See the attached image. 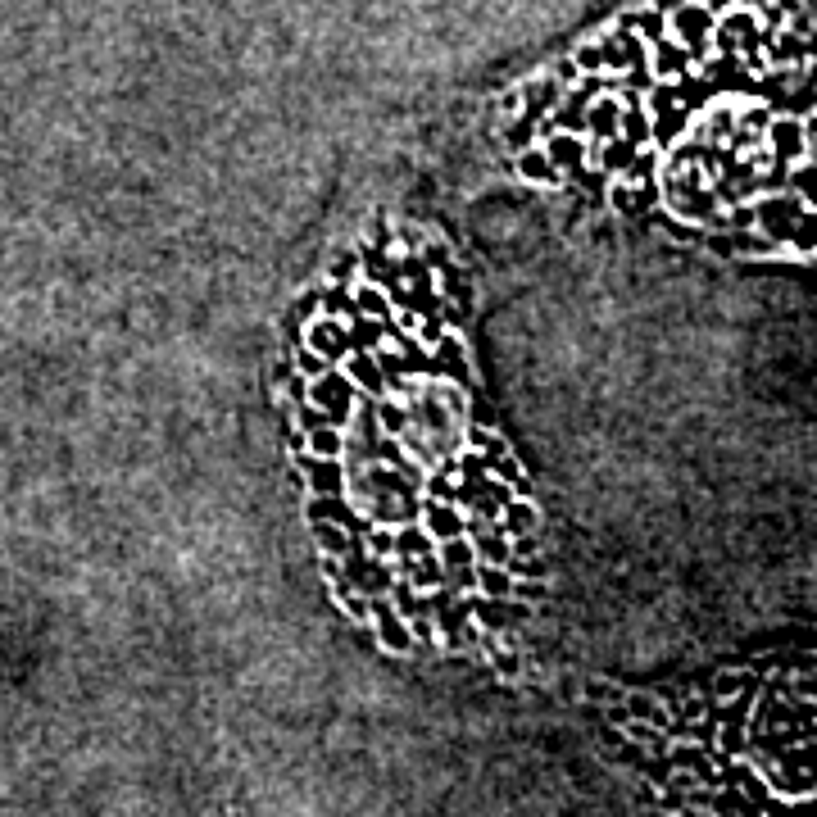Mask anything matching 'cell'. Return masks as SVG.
<instances>
[{"instance_id":"cell-1","label":"cell","mask_w":817,"mask_h":817,"mask_svg":"<svg viewBox=\"0 0 817 817\" xmlns=\"http://www.w3.org/2000/svg\"><path fill=\"white\" fill-rule=\"evenodd\" d=\"M309 404H314V409H323L327 423H332L336 432H345V427H350V418H355L359 391L350 386V377H345L341 368H327L318 382H309Z\"/></svg>"},{"instance_id":"cell-2","label":"cell","mask_w":817,"mask_h":817,"mask_svg":"<svg viewBox=\"0 0 817 817\" xmlns=\"http://www.w3.org/2000/svg\"><path fill=\"white\" fill-rule=\"evenodd\" d=\"M296 482L309 486V500L350 495V463H345V459H314V454H296Z\"/></svg>"},{"instance_id":"cell-3","label":"cell","mask_w":817,"mask_h":817,"mask_svg":"<svg viewBox=\"0 0 817 817\" xmlns=\"http://www.w3.org/2000/svg\"><path fill=\"white\" fill-rule=\"evenodd\" d=\"M305 350H314L327 368H341L350 359V332L341 318H314L305 327Z\"/></svg>"},{"instance_id":"cell-4","label":"cell","mask_w":817,"mask_h":817,"mask_svg":"<svg viewBox=\"0 0 817 817\" xmlns=\"http://www.w3.org/2000/svg\"><path fill=\"white\" fill-rule=\"evenodd\" d=\"M672 32H677V46L686 50L690 60H704L718 23H713V14L704 10V5H686V10H677V19H672Z\"/></svg>"},{"instance_id":"cell-5","label":"cell","mask_w":817,"mask_h":817,"mask_svg":"<svg viewBox=\"0 0 817 817\" xmlns=\"http://www.w3.org/2000/svg\"><path fill=\"white\" fill-rule=\"evenodd\" d=\"M309 522H332V527L350 532L355 541H359V536L373 532V518H368V513H359V504L350 500V495H332V500H309Z\"/></svg>"},{"instance_id":"cell-6","label":"cell","mask_w":817,"mask_h":817,"mask_svg":"<svg viewBox=\"0 0 817 817\" xmlns=\"http://www.w3.org/2000/svg\"><path fill=\"white\" fill-rule=\"evenodd\" d=\"M418 527L432 536V545H445V541H459V536H468V513H459L454 504H432V500H423V509H418Z\"/></svg>"},{"instance_id":"cell-7","label":"cell","mask_w":817,"mask_h":817,"mask_svg":"<svg viewBox=\"0 0 817 817\" xmlns=\"http://www.w3.org/2000/svg\"><path fill=\"white\" fill-rule=\"evenodd\" d=\"M373 631H377V640H382V650H391V654L414 650V636H409V622H404L400 613H395L386 600H373Z\"/></svg>"},{"instance_id":"cell-8","label":"cell","mask_w":817,"mask_h":817,"mask_svg":"<svg viewBox=\"0 0 817 817\" xmlns=\"http://www.w3.org/2000/svg\"><path fill=\"white\" fill-rule=\"evenodd\" d=\"M432 554H436V545H432V536H427L418 522L395 527V563H400V572H395V577H404V568H414V563L432 559Z\"/></svg>"},{"instance_id":"cell-9","label":"cell","mask_w":817,"mask_h":817,"mask_svg":"<svg viewBox=\"0 0 817 817\" xmlns=\"http://www.w3.org/2000/svg\"><path fill=\"white\" fill-rule=\"evenodd\" d=\"M341 373L350 377V386H355L359 395H368V400H382L386 395V382H382V368H377L373 355H350L341 364Z\"/></svg>"},{"instance_id":"cell-10","label":"cell","mask_w":817,"mask_h":817,"mask_svg":"<svg viewBox=\"0 0 817 817\" xmlns=\"http://www.w3.org/2000/svg\"><path fill=\"white\" fill-rule=\"evenodd\" d=\"M495 532H500L509 545H513V541H532V532H536V509L522 500V495H518V500H509V504L500 509V527H495Z\"/></svg>"},{"instance_id":"cell-11","label":"cell","mask_w":817,"mask_h":817,"mask_svg":"<svg viewBox=\"0 0 817 817\" xmlns=\"http://www.w3.org/2000/svg\"><path fill=\"white\" fill-rule=\"evenodd\" d=\"M545 159L554 164V173H581V164H586V146H581V137H568V132H554L550 146H541Z\"/></svg>"},{"instance_id":"cell-12","label":"cell","mask_w":817,"mask_h":817,"mask_svg":"<svg viewBox=\"0 0 817 817\" xmlns=\"http://www.w3.org/2000/svg\"><path fill=\"white\" fill-rule=\"evenodd\" d=\"M355 318H373V323H391V300H386V291L382 286H373V282H355Z\"/></svg>"},{"instance_id":"cell-13","label":"cell","mask_w":817,"mask_h":817,"mask_svg":"<svg viewBox=\"0 0 817 817\" xmlns=\"http://www.w3.org/2000/svg\"><path fill=\"white\" fill-rule=\"evenodd\" d=\"M345 332H350V355H377L386 345V323H373V318H350Z\"/></svg>"},{"instance_id":"cell-14","label":"cell","mask_w":817,"mask_h":817,"mask_svg":"<svg viewBox=\"0 0 817 817\" xmlns=\"http://www.w3.org/2000/svg\"><path fill=\"white\" fill-rule=\"evenodd\" d=\"M355 286H323V291H314L318 296V318H341V323H350L355 318V296H350Z\"/></svg>"},{"instance_id":"cell-15","label":"cell","mask_w":817,"mask_h":817,"mask_svg":"<svg viewBox=\"0 0 817 817\" xmlns=\"http://www.w3.org/2000/svg\"><path fill=\"white\" fill-rule=\"evenodd\" d=\"M373 414H377V432H382L386 441H400V436L409 432V409H400V400H391V395H382V400L373 404Z\"/></svg>"},{"instance_id":"cell-16","label":"cell","mask_w":817,"mask_h":817,"mask_svg":"<svg viewBox=\"0 0 817 817\" xmlns=\"http://www.w3.org/2000/svg\"><path fill=\"white\" fill-rule=\"evenodd\" d=\"M618 123H622V105H618V100H595V105L586 109V128H591L595 137H604V141L618 137Z\"/></svg>"},{"instance_id":"cell-17","label":"cell","mask_w":817,"mask_h":817,"mask_svg":"<svg viewBox=\"0 0 817 817\" xmlns=\"http://www.w3.org/2000/svg\"><path fill=\"white\" fill-rule=\"evenodd\" d=\"M314 541H318V550H323V559H336V563L359 545L355 536L341 532V527H332V522H314Z\"/></svg>"},{"instance_id":"cell-18","label":"cell","mask_w":817,"mask_h":817,"mask_svg":"<svg viewBox=\"0 0 817 817\" xmlns=\"http://www.w3.org/2000/svg\"><path fill=\"white\" fill-rule=\"evenodd\" d=\"M473 581L482 586V600H509L513 595V577L504 568H491V563H477Z\"/></svg>"},{"instance_id":"cell-19","label":"cell","mask_w":817,"mask_h":817,"mask_svg":"<svg viewBox=\"0 0 817 817\" xmlns=\"http://www.w3.org/2000/svg\"><path fill=\"white\" fill-rule=\"evenodd\" d=\"M305 454H314V459H345V432L323 427V432L305 436Z\"/></svg>"},{"instance_id":"cell-20","label":"cell","mask_w":817,"mask_h":817,"mask_svg":"<svg viewBox=\"0 0 817 817\" xmlns=\"http://www.w3.org/2000/svg\"><path fill=\"white\" fill-rule=\"evenodd\" d=\"M772 150H777L781 159H799V155H804V132H799L795 119H781L777 128H772Z\"/></svg>"},{"instance_id":"cell-21","label":"cell","mask_w":817,"mask_h":817,"mask_svg":"<svg viewBox=\"0 0 817 817\" xmlns=\"http://www.w3.org/2000/svg\"><path fill=\"white\" fill-rule=\"evenodd\" d=\"M518 173H522L527 182H554V178H559V173H554V164L545 159V150H522Z\"/></svg>"},{"instance_id":"cell-22","label":"cell","mask_w":817,"mask_h":817,"mask_svg":"<svg viewBox=\"0 0 817 817\" xmlns=\"http://www.w3.org/2000/svg\"><path fill=\"white\" fill-rule=\"evenodd\" d=\"M423 491H427V500H432V504H454V468H450V463H445L436 477H427Z\"/></svg>"},{"instance_id":"cell-23","label":"cell","mask_w":817,"mask_h":817,"mask_svg":"<svg viewBox=\"0 0 817 817\" xmlns=\"http://www.w3.org/2000/svg\"><path fill=\"white\" fill-rule=\"evenodd\" d=\"M654 50H659V73H677V69H686V64H690V55H686V50H681L677 46V41H654Z\"/></svg>"},{"instance_id":"cell-24","label":"cell","mask_w":817,"mask_h":817,"mask_svg":"<svg viewBox=\"0 0 817 817\" xmlns=\"http://www.w3.org/2000/svg\"><path fill=\"white\" fill-rule=\"evenodd\" d=\"M364 541H368V554H373V559H382V563L395 559V532L391 527H373Z\"/></svg>"},{"instance_id":"cell-25","label":"cell","mask_w":817,"mask_h":817,"mask_svg":"<svg viewBox=\"0 0 817 817\" xmlns=\"http://www.w3.org/2000/svg\"><path fill=\"white\" fill-rule=\"evenodd\" d=\"M296 418H300V423H296L300 436H314V432H323V427H332V423H327V414H323V409H314V404H300Z\"/></svg>"},{"instance_id":"cell-26","label":"cell","mask_w":817,"mask_h":817,"mask_svg":"<svg viewBox=\"0 0 817 817\" xmlns=\"http://www.w3.org/2000/svg\"><path fill=\"white\" fill-rule=\"evenodd\" d=\"M296 373L305 377V382H318V377L327 373V364L314 355V350H305V345H300V350H296Z\"/></svg>"},{"instance_id":"cell-27","label":"cell","mask_w":817,"mask_h":817,"mask_svg":"<svg viewBox=\"0 0 817 817\" xmlns=\"http://www.w3.org/2000/svg\"><path fill=\"white\" fill-rule=\"evenodd\" d=\"M341 604H345V613H350L355 622H368V618H373V600H368V595H359V591L341 595Z\"/></svg>"},{"instance_id":"cell-28","label":"cell","mask_w":817,"mask_h":817,"mask_svg":"<svg viewBox=\"0 0 817 817\" xmlns=\"http://www.w3.org/2000/svg\"><path fill=\"white\" fill-rule=\"evenodd\" d=\"M577 64H586V69H604V64H600V50H595V46L577 50Z\"/></svg>"}]
</instances>
